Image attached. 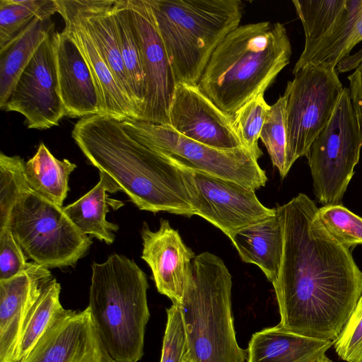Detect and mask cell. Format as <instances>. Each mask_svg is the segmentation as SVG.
<instances>
[{"label": "cell", "instance_id": "6da1fadb", "mask_svg": "<svg viewBox=\"0 0 362 362\" xmlns=\"http://www.w3.org/2000/svg\"><path fill=\"white\" fill-rule=\"evenodd\" d=\"M283 252L272 283L283 329L335 341L362 294V271L300 193L278 206Z\"/></svg>", "mask_w": 362, "mask_h": 362}, {"label": "cell", "instance_id": "7a4b0ae2", "mask_svg": "<svg viewBox=\"0 0 362 362\" xmlns=\"http://www.w3.org/2000/svg\"><path fill=\"white\" fill-rule=\"evenodd\" d=\"M71 136L89 163L139 209L194 215V190L181 165L132 138L121 121L102 115L82 117Z\"/></svg>", "mask_w": 362, "mask_h": 362}, {"label": "cell", "instance_id": "3957f363", "mask_svg": "<svg viewBox=\"0 0 362 362\" xmlns=\"http://www.w3.org/2000/svg\"><path fill=\"white\" fill-rule=\"evenodd\" d=\"M292 47L284 24L262 21L239 25L212 54L197 84L226 114L233 116L265 90L289 63Z\"/></svg>", "mask_w": 362, "mask_h": 362}, {"label": "cell", "instance_id": "277c9868", "mask_svg": "<svg viewBox=\"0 0 362 362\" xmlns=\"http://www.w3.org/2000/svg\"><path fill=\"white\" fill-rule=\"evenodd\" d=\"M91 268L88 307L102 341L117 362H139L150 317L145 273L133 259L118 254Z\"/></svg>", "mask_w": 362, "mask_h": 362}, {"label": "cell", "instance_id": "5b68a950", "mask_svg": "<svg viewBox=\"0 0 362 362\" xmlns=\"http://www.w3.org/2000/svg\"><path fill=\"white\" fill-rule=\"evenodd\" d=\"M232 276L224 262L209 252L196 255L190 281L178 305L189 362H244L232 314Z\"/></svg>", "mask_w": 362, "mask_h": 362}, {"label": "cell", "instance_id": "8992f818", "mask_svg": "<svg viewBox=\"0 0 362 362\" xmlns=\"http://www.w3.org/2000/svg\"><path fill=\"white\" fill-rule=\"evenodd\" d=\"M175 83L197 86L212 54L240 25V0H149Z\"/></svg>", "mask_w": 362, "mask_h": 362}, {"label": "cell", "instance_id": "52a82bcc", "mask_svg": "<svg viewBox=\"0 0 362 362\" xmlns=\"http://www.w3.org/2000/svg\"><path fill=\"white\" fill-rule=\"evenodd\" d=\"M7 228L28 259L47 269L74 265L93 243L63 207L31 189L18 199Z\"/></svg>", "mask_w": 362, "mask_h": 362}, {"label": "cell", "instance_id": "ba28073f", "mask_svg": "<svg viewBox=\"0 0 362 362\" xmlns=\"http://www.w3.org/2000/svg\"><path fill=\"white\" fill-rule=\"evenodd\" d=\"M121 122L132 138L180 165L233 181L254 190L264 187L267 181L265 171L244 147L217 149L187 138L168 124L139 119Z\"/></svg>", "mask_w": 362, "mask_h": 362}, {"label": "cell", "instance_id": "9c48e42d", "mask_svg": "<svg viewBox=\"0 0 362 362\" xmlns=\"http://www.w3.org/2000/svg\"><path fill=\"white\" fill-rule=\"evenodd\" d=\"M361 147V135L345 87L330 119L306 155L320 203L340 204L358 163Z\"/></svg>", "mask_w": 362, "mask_h": 362}, {"label": "cell", "instance_id": "30bf717a", "mask_svg": "<svg viewBox=\"0 0 362 362\" xmlns=\"http://www.w3.org/2000/svg\"><path fill=\"white\" fill-rule=\"evenodd\" d=\"M286 98V170L306 156L314 140L330 119L343 90L336 69L307 64L293 74Z\"/></svg>", "mask_w": 362, "mask_h": 362}, {"label": "cell", "instance_id": "8fae6325", "mask_svg": "<svg viewBox=\"0 0 362 362\" xmlns=\"http://www.w3.org/2000/svg\"><path fill=\"white\" fill-rule=\"evenodd\" d=\"M55 33L51 31L40 45L2 109L23 115L29 129H49L66 116L59 89Z\"/></svg>", "mask_w": 362, "mask_h": 362}, {"label": "cell", "instance_id": "7c38bea8", "mask_svg": "<svg viewBox=\"0 0 362 362\" xmlns=\"http://www.w3.org/2000/svg\"><path fill=\"white\" fill-rule=\"evenodd\" d=\"M187 169L195 189L194 215L217 227L230 239L239 230L276 214V208L263 205L248 187Z\"/></svg>", "mask_w": 362, "mask_h": 362}, {"label": "cell", "instance_id": "4fadbf2b", "mask_svg": "<svg viewBox=\"0 0 362 362\" xmlns=\"http://www.w3.org/2000/svg\"><path fill=\"white\" fill-rule=\"evenodd\" d=\"M140 47L146 96L139 120L170 125L175 81L149 0H127Z\"/></svg>", "mask_w": 362, "mask_h": 362}, {"label": "cell", "instance_id": "5bb4252c", "mask_svg": "<svg viewBox=\"0 0 362 362\" xmlns=\"http://www.w3.org/2000/svg\"><path fill=\"white\" fill-rule=\"evenodd\" d=\"M21 362H117L94 324L90 308L67 310Z\"/></svg>", "mask_w": 362, "mask_h": 362}, {"label": "cell", "instance_id": "9a60e30c", "mask_svg": "<svg viewBox=\"0 0 362 362\" xmlns=\"http://www.w3.org/2000/svg\"><path fill=\"white\" fill-rule=\"evenodd\" d=\"M169 117L170 126L192 140L221 150L243 147L233 116L216 107L197 86L175 85Z\"/></svg>", "mask_w": 362, "mask_h": 362}, {"label": "cell", "instance_id": "2e32d148", "mask_svg": "<svg viewBox=\"0 0 362 362\" xmlns=\"http://www.w3.org/2000/svg\"><path fill=\"white\" fill-rule=\"evenodd\" d=\"M141 234V258L151 269L158 291L173 304H180L192 276L194 252L168 220L160 219V227L156 231L150 230L144 222Z\"/></svg>", "mask_w": 362, "mask_h": 362}, {"label": "cell", "instance_id": "e0dca14e", "mask_svg": "<svg viewBox=\"0 0 362 362\" xmlns=\"http://www.w3.org/2000/svg\"><path fill=\"white\" fill-rule=\"evenodd\" d=\"M51 272L35 262L0 281V362H11L23 324L47 284Z\"/></svg>", "mask_w": 362, "mask_h": 362}, {"label": "cell", "instance_id": "ac0fdd59", "mask_svg": "<svg viewBox=\"0 0 362 362\" xmlns=\"http://www.w3.org/2000/svg\"><path fill=\"white\" fill-rule=\"evenodd\" d=\"M55 1L57 12L65 23L64 30L77 44L90 69L100 97L102 115L119 121L139 119L136 109L120 87L71 1Z\"/></svg>", "mask_w": 362, "mask_h": 362}, {"label": "cell", "instance_id": "d6986e66", "mask_svg": "<svg viewBox=\"0 0 362 362\" xmlns=\"http://www.w3.org/2000/svg\"><path fill=\"white\" fill-rule=\"evenodd\" d=\"M54 45L59 94L66 116L102 115L98 87L76 42L64 30L55 33Z\"/></svg>", "mask_w": 362, "mask_h": 362}, {"label": "cell", "instance_id": "ffe728a7", "mask_svg": "<svg viewBox=\"0 0 362 362\" xmlns=\"http://www.w3.org/2000/svg\"><path fill=\"white\" fill-rule=\"evenodd\" d=\"M334 341L309 337L278 325L255 332L247 349V362H318Z\"/></svg>", "mask_w": 362, "mask_h": 362}, {"label": "cell", "instance_id": "44dd1931", "mask_svg": "<svg viewBox=\"0 0 362 362\" xmlns=\"http://www.w3.org/2000/svg\"><path fill=\"white\" fill-rule=\"evenodd\" d=\"M362 41V0H346L338 21L319 40L303 50L292 73L307 64L336 69Z\"/></svg>", "mask_w": 362, "mask_h": 362}, {"label": "cell", "instance_id": "7402d4cb", "mask_svg": "<svg viewBox=\"0 0 362 362\" xmlns=\"http://www.w3.org/2000/svg\"><path fill=\"white\" fill-rule=\"evenodd\" d=\"M115 1L79 0L71 2L120 87L137 110L122 60L113 19L112 8Z\"/></svg>", "mask_w": 362, "mask_h": 362}, {"label": "cell", "instance_id": "603a6c76", "mask_svg": "<svg viewBox=\"0 0 362 362\" xmlns=\"http://www.w3.org/2000/svg\"><path fill=\"white\" fill-rule=\"evenodd\" d=\"M230 240L244 262L257 265L272 284L276 280L283 252L277 211L275 215L239 230Z\"/></svg>", "mask_w": 362, "mask_h": 362}, {"label": "cell", "instance_id": "cb8c5ba5", "mask_svg": "<svg viewBox=\"0 0 362 362\" xmlns=\"http://www.w3.org/2000/svg\"><path fill=\"white\" fill-rule=\"evenodd\" d=\"M99 175V182L94 187L63 209L83 233L110 245L115 241L114 232L118 230L119 226L107 221L106 214L110 206L117 209L124 204L108 197L107 193L119 190L105 175Z\"/></svg>", "mask_w": 362, "mask_h": 362}, {"label": "cell", "instance_id": "d4e9b609", "mask_svg": "<svg viewBox=\"0 0 362 362\" xmlns=\"http://www.w3.org/2000/svg\"><path fill=\"white\" fill-rule=\"evenodd\" d=\"M54 30L51 18L38 17L0 49V107L2 110L21 73L33 56Z\"/></svg>", "mask_w": 362, "mask_h": 362}, {"label": "cell", "instance_id": "484cf974", "mask_svg": "<svg viewBox=\"0 0 362 362\" xmlns=\"http://www.w3.org/2000/svg\"><path fill=\"white\" fill-rule=\"evenodd\" d=\"M76 168L68 159L55 158L41 143L35 154L25 163V174L32 190L63 207L69 190V175Z\"/></svg>", "mask_w": 362, "mask_h": 362}, {"label": "cell", "instance_id": "4316f807", "mask_svg": "<svg viewBox=\"0 0 362 362\" xmlns=\"http://www.w3.org/2000/svg\"><path fill=\"white\" fill-rule=\"evenodd\" d=\"M112 10L122 60L139 119L146 96V78L140 47L134 29L127 0L115 1Z\"/></svg>", "mask_w": 362, "mask_h": 362}, {"label": "cell", "instance_id": "83f0119b", "mask_svg": "<svg viewBox=\"0 0 362 362\" xmlns=\"http://www.w3.org/2000/svg\"><path fill=\"white\" fill-rule=\"evenodd\" d=\"M60 284L53 278L30 310L22 327L11 362H21L48 328L67 310L59 300Z\"/></svg>", "mask_w": 362, "mask_h": 362}, {"label": "cell", "instance_id": "f1b7e54d", "mask_svg": "<svg viewBox=\"0 0 362 362\" xmlns=\"http://www.w3.org/2000/svg\"><path fill=\"white\" fill-rule=\"evenodd\" d=\"M58 11L55 0H1L0 49L18 35L36 18Z\"/></svg>", "mask_w": 362, "mask_h": 362}, {"label": "cell", "instance_id": "f546056e", "mask_svg": "<svg viewBox=\"0 0 362 362\" xmlns=\"http://www.w3.org/2000/svg\"><path fill=\"white\" fill-rule=\"evenodd\" d=\"M305 35L303 50L308 49L338 21L346 0H293Z\"/></svg>", "mask_w": 362, "mask_h": 362}, {"label": "cell", "instance_id": "4dcf8cb0", "mask_svg": "<svg viewBox=\"0 0 362 362\" xmlns=\"http://www.w3.org/2000/svg\"><path fill=\"white\" fill-rule=\"evenodd\" d=\"M272 163L276 167L282 178L286 170L287 121L286 98L282 95L270 105L263 124L260 136Z\"/></svg>", "mask_w": 362, "mask_h": 362}, {"label": "cell", "instance_id": "1f68e13d", "mask_svg": "<svg viewBox=\"0 0 362 362\" xmlns=\"http://www.w3.org/2000/svg\"><path fill=\"white\" fill-rule=\"evenodd\" d=\"M25 163L19 156L0 153V230L6 228L18 199L30 189L25 174Z\"/></svg>", "mask_w": 362, "mask_h": 362}, {"label": "cell", "instance_id": "d6a6232c", "mask_svg": "<svg viewBox=\"0 0 362 362\" xmlns=\"http://www.w3.org/2000/svg\"><path fill=\"white\" fill-rule=\"evenodd\" d=\"M260 93L242 106L233 115L234 126L243 146L258 160L262 156L258 139L270 105Z\"/></svg>", "mask_w": 362, "mask_h": 362}, {"label": "cell", "instance_id": "836d02e7", "mask_svg": "<svg viewBox=\"0 0 362 362\" xmlns=\"http://www.w3.org/2000/svg\"><path fill=\"white\" fill-rule=\"evenodd\" d=\"M318 214L326 230L341 245L350 249L362 245V218L341 204L324 205Z\"/></svg>", "mask_w": 362, "mask_h": 362}, {"label": "cell", "instance_id": "e575fe53", "mask_svg": "<svg viewBox=\"0 0 362 362\" xmlns=\"http://www.w3.org/2000/svg\"><path fill=\"white\" fill-rule=\"evenodd\" d=\"M160 362H189L187 338L177 305L167 309V322Z\"/></svg>", "mask_w": 362, "mask_h": 362}, {"label": "cell", "instance_id": "d590c367", "mask_svg": "<svg viewBox=\"0 0 362 362\" xmlns=\"http://www.w3.org/2000/svg\"><path fill=\"white\" fill-rule=\"evenodd\" d=\"M333 346L344 361L362 362V294Z\"/></svg>", "mask_w": 362, "mask_h": 362}, {"label": "cell", "instance_id": "8d00e7d4", "mask_svg": "<svg viewBox=\"0 0 362 362\" xmlns=\"http://www.w3.org/2000/svg\"><path fill=\"white\" fill-rule=\"evenodd\" d=\"M28 257L8 228L0 230V281L12 278L25 270Z\"/></svg>", "mask_w": 362, "mask_h": 362}, {"label": "cell", "instance_id": "74e56055", "mask_svg": "<svg viewBox=\"0 0 362 362\" xmlns=\"http://www.w3.org/2000/svg\"><path fill=\"white\" fill-rule=\"evenodd\" d=\"M347 78L349 82V98L362 138V63Z\"/></svg>", "mask_w": 362, "mask_h": 362}, {"label": "cell", "instance_id": "f35d334b", "mask_svg": "<svg viewBox=\"0 0 362 362\" xmlns=\"http://www.w3.org/2000/svg\"><path fill=\"white\" fill-rule=\"evenodd\" d=\"M361 63H362V49L340 62L336 70L338 74L348 72L354 70Z\"/></svg>", "mask_w": 362, "mask_h": 362}, {"label": "cell", "instance_id": "ab89813d", "mask_svg": "<svg viewBox=\"0 0 362 362\" xmlns=\"http://www.w3.org/2000/svg\"><path fill=\"white\" fill-rule=\"evenodd\" d=\"M318 362H333V361L325 355Z\"/></svg>", "mask_w": 362, "mask_h": 362}]
</instances>
